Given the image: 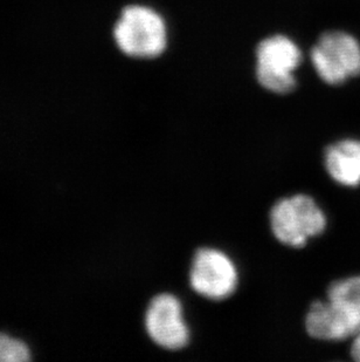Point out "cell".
<instances>
[{
    "mask_svg": "<svg viewBox=\"0 0 360 362\" xmlns=\"http://www.w3.org/2000/svg\"><path fill=\"white\" fill-rule=\"evenodd\" d=\"M114 38L119 49L131 58H156L167 48V25L152 8L131 5L116 23Z\"/></svg>",
    "mask_w": 360,
    "mask_h": 362,
    "instance_id": "cell-1",
    "label": "cell"
},
{
    "mask_svg": "<svg viewBox=\"0 0 360 362\" xmlns=\"http://www.w3.org/2000/svg\"><path fill=\"white\" fill-rule=\"evenodd\" d=\"M310 57L317 76L326 85L343 86L360 76V40L351 32L340 28L324 32Z\"/></svg>",
    "mask_w": 360,
    "mask_h": 362,
    "instance_id": "cell-2",
    "label": "cell"
},
{
    "mask_svg": "<svg viewBox=\"0 0 360 362\" xmlns=\"http://www.w3.org/2000/svg\"><path fill=\"white\" fill-rule=\"evenodd\" d=\"M270 226L280 242L303 247L309 238L323 233L326 217L313 197L299 194L275 203L270 211Z\"/></svg>",
    "mask_w": 360,
    "mask_h": 362,
    "instance_id": "cell-3",
    "label": "cell"
},
{
    "mask_svg": "<svg viewBox=\"0 0 360 362\" xmlns=\"http://www.w3.org/2000/svg\"><path fill=\"white\" fill-rule=\"evenodd\" d=\"M302 62V52L288 37L272 35L258 44L256 78L260 85L276 94L295 88V72Z\"/></svg>",
    "mask_w": 360,
    "mask_h": 362,
    "instance_id": "cell-4",
    "label": "cell"
},
{
    "mask_svg": "<svg viewBox=\"0 0 360 362\" xmlns=\"http://www.w3.org/2000/svg\"><path fill=\"white\" fill-rule=\"evenodd\" d=\"M191 286L212 300L229 297L238 286V271L226 253L215 249L198 250L190 274Z\"/></svg>",
    "mask_w": 360,
    "mask_h": 362,
    "instance_id": "cell-5",
    "label": "cell"
},
{
    "mask_svg": "<svg viewBox=\"0 0 360 362\" xmlns=\"http://www.w3.org/2000/svg\"><path fill=\"white\" fill-rule=\"evenodd\" d=\"M145 327L152 341L165 349H183L190 340L183 308L172 294L163 293L153 298L146 310Z\"/></svg>",
    "mask_w": 360,
    "mask_h": 362,
    "instance_id": "cell-6",
    "label": "cell"
},
{
    "mask_svg": "<svg viewBox=\"0 0 360 362\" xmlns=\"http://www.w3.org/2000/svg\"><path fill=\"white\" fill-rule=\"evenodd\" d=\"M308 334L317 340L340 341L360 331V311L340 301H316L306 315Z\"/></svg>",
    "mask_w": 360,
    "mask_h": 362,
    "instance_id": "cell-7",
    "label": "cell"
},
{
    "mask_svg": "<svg viewBox=\"0 0 360 362\" xmlns=\"http://www.w3.org/2000/svg\"><path fill=\"white\" fill-rule=\"evenodd\" d=\"M325 168L333 181L345 187L360 185V141H338L325 151Z\"/></svg>",
    "mask_w": 360,
    "mask_h": 362,
    "instance_id": "cell-8",
    "label": "cell"
},
{
    "mask_svg": "<svg viewBox=\"0 0 360 362\" xmlns=\"http://www.w3.org/2000/svg\"><path fill=\"white\" fill-rule=\"evenodd\" d=\"M328 299L340 301L360 311V276L331 284L328 290Z\"/></svg>",
    "mask_w": 360,
    "mask_h": 362,
    "instance_id": "cell-9",
    "label": "cell"
},
{
    "mask_svg": "<svg viewBox=\"0 0 360 362\" xmlns=\"http://www.w3.org/2000/svg\"><path fill=\"white\" fill-rule=\"evenodd\" d=\"M31 358L25 342L0 333V362H25Z\"/></svg>",
    "mask_w": 360,
    "mask_h": 362,
    "instance_id": "cell-10",
    "label": "cell"
},
{
    "mask_svg": "<svg viewBox=\"0 0 360 362\" xmlns=\"http://www.w3.org/2000/svg\"><path fill=\"white\" fill-rule=\"evenodd\" d=\"M351 356L356 361L360 362V331L354 337V344L351 347Z\"/></svg>",
    "mask_w": 360,
    "mask_h": 362,
    "instance_id": "cell-11",
    "label": "cell"
}]
</instances>
